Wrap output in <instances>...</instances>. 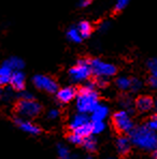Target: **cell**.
<instances>
[{"label": "cell", "mask_w": 157, "mask_h": 159, "mask_svg": "<svg viewBox=\"0 0 157 159\" xmlns=\"http://www.w3.org/2000/svg\"><path fill=\"white\" fill-rule=\"evenodd\" d=\"M99 103V95L96 90L95 82L86 81L85 85L76 93V107L80 113L90 114L95 107Z\"/></svg>", "instance_id": "1"}, {"label": "cell", "mask_w": 157, "mask_h": 159, "mask_svg": "<svg viewBox=\"0 0 157 159\" xmlns=\"http://www.w3.org/2000/svg\"><path fill=\"white\" fill-rule=\"evenodd\" d=\"M129 139L131 144L137 146L138 148L147 152L156 151L157 147V135L156 131L149 129L146 126L133 127L129 132Z\"/></svg>", "instance_id": "2"}, {"label": "cell", "mask_w": 157, "mask_h": 159, "mask_svg": "<svg viewBox=\"0 0 157 159\" xmlns=\"http://www.w3.org/2000/svg\"><path fill=\"white\" fill-rule=\"evenodd\" d=\"M42 107L35 99H21L16 103L15 111L20 117L31 119L41 113Z\"/></svg>", "instance_id": "3"}, {"label": "cell", "mask_w": 157, "mask_h": 159, "mask_svg": "<svg viewBox=\"0 0 157 159\" xmlns=\"http://www.w3.org/2000/svg\"><path fill=\"white\" fill-rule=\"evenodd\" d=\"M90 69H92V74L96 76V79H107L114 76L116 74V67L111 62L104 61L99 58H94L90 60Z\"/></svg>", "instance_id": "4"}, {"label": "cell", "mask_w": 157, "mask_h": 159, "mask_svg": "<svg viewBox=\"0 0 157 159\" xmlns=\"http://www.w3.org/2000/svg\"><path fill=\"white\" fill-rule=\"evenodd\" d=\"M92 75V69L88 59H80L69 70V78L74 83H83L88 81Z\"/></svg>", "instance_id": "5"}, {"label": "cell", "mask_w": 157, "mask_h": 159, "mask_svg": "<svg viewBox=\"0 0 157 159\" xmlns=\"http://www.w3.org/2000/svg\"><path fill=\"white\" fill-rule=\"evenodd\" d=\"M112 123L116 131L125 133V134L129 133L135 127V123L127 110H121L115 112L112 116Z\"/></svg>", "instance_id": "6"}, {"label": "cell", "mask_w": 157, "mask_h": 159, "mask_svg": "<svg viewBox=\"0 0 157 159\" xmlns=\"http://www.w3.org/2000/svg\"><path fill=\"white\" fill-rule=\"evenodd\" d=\"M34 86L39 90L48 93H55L58 89V84L53 78L44 74H37L32 79Z\"/></svg>", "instance_id": "7"}, {"label": "cell", "mask_w": 157, "mask_h": 159, "mask_svg": "<svg viewBox=\"0 0 157 159\" xmlns=\"http://www.w3.org/2000/svg\"><path fill=\"white\" fill-rule=\"evenodd\" d=\"M15 124L22 131L28 133L31 135H37L41 132V129L38 125H36L35 123H32L30 119L28 118H23V117H17L15 119Z\"/></svg>", "instance_id": "8"}, {"label": "cell", "mask_w": 157, "mask_h": 159, "mask_svg": "<svg viewBox=\"0 0 157 159\" xmlns=\"http://www.w3.org/2000/svg\"><path fill=\"white\" fill-rule=\"evenodd\" d=\"M78 90L73 87V86H66L60 89H57L56 92V98L60 103H69L72 100L76 99V96Z\"/></svg>", "instance_id": "9"}, {"label": "cell", "mask_w": 157, "mask_h": 159, "mask_svg": "<svg viewBox=\"0 0 157 159\" xmlns=\"http://www.w3.org/2000/svg\"><path fill=\"white\" fill-rule=\"evenodd\" d=\"M9 84L14 90L22 92L24 89L25 85H26V78H25V74L23 73L22 70H16V71L12 72Z\"/></svg>", "instance_id": "10"}, {"label": "cell", "mask_w": 157, "mask_h": 159, "mask_svg": "<svg viewBox=\"0 0 157 159\" xmlns=\"http://www.w3.org/2000/svg\"><path fill=\"white\" fill-rule=\"evenodd\" d=\"M136 107L141 113H147L155 107V101L150 96H140L136 100Z\"/></svg>", "instance_id": "11"}, {"label": "cell", "mask_w": 157, "mask_h": 159, "mask_svg": "<svg viewBox=\"0 0 157 159\" xmlns=\"http://www.w3.org/2000/svg\"><path fill=\"white\" fill-rule=\"evenodd\" d=\"M90 119L87 116V114H84V113H76L74 114L73 116H71L69 120V128L71 131H74V130L79 129L80 127L84 126L85 124L90 123Z\"/></svg>", "instance_id": "12"}, {"label": "cell", "mask_w": 157, "mask_h": 159, "mask_svg": "<svg viewBox=\"0 0 157 159\" xmlns=\"http://www.w3.org/2000/svg\"><path fill=\"white\" fill-rule=\"evenodd\" d=\"M110 110L105 104L98 103L95 109L90 112V120H104L109 116Z\"/></svg>", "instance_id": "13"}, {"label": "cell", "mask_w": 157, "mask_h": 159, "mask_svg": "<svg viewBox=\"0 0 157 159\" xmlns=\"http://www.w3.org/2000/svg\"><path fill=\"white\" fill-rule=\"evenodd\" d=\"M116 148H118V153L122 155H125L131 148V142L129 137L126 135H121L118 140H116Z\"/></svg>", "instance_id": "14"}, {"label": "cell", "mask_w": 157, "mask_h": 159, "mask_svg": "<svg viewBox=\"0 0 157 159\" xmlns=\"http://www.w3.org/2000/svg\"><path fill=\"white\" fill-rule=\"evenodd\" d=\"M12 72H13L12 70L7 66L6 64L2 62V64L0 65V87L8 85Z\"/></svg>", "instance_id": "15"}, {"label": "cell", "mask_w": 157, "mask_h": 159, "mask_svg": "<svg viewBox=\"0 0 157 159\" xmlns=\"http://www.w3.org/2000/svg\"><path fill=\"white\" fill-rule=\"evenodd\" d=\"M3 64H6L7 66L10 68L12 71H16V70H22L24 68V61H23L22 58L20 57H10L9 59L4 60Z\"/></svg>", "instance_id": "16"}, {"label": "cell", "mask_w": 157, "mask_h": 159, "mask_svg": "<svg viewBox=\"0 0 157 159\" xmlns=\"http://www.w3.org/2000/svg\"><path fill=\"white\" fill-rule=\"evenodd\" d=\"M76 28H78L80 34H81L83 39L88 38L93 32V25L90 24V22H87V20H82V22H80Z\"/></svg>", "instance_id": "17"}, {"label": "cell", "mask_w": 157, "mask_h": 159, "mask_svg": "<svg viewBox=\"0 0 157 159\" xmlns=\"http://www.w3.org/2000/svg\"><path fill=\"white\" fill-rule=\"evenodd\" d=\"M82 145H83V147L87 152H95L98 147L97 141H96V139L93 137L92 134L84 138L83 142H82Z\"/></svg>", "instance_id": "18"}, {"label": "cell", "mask_w": 157, "mask_h": 159, "mask_svg": "<svg viewBox=\"0 0 157 159\" xmlns=\"http://www.w3.org/2000/svg\"><path fill=\"white\" fill-rule=\"evenodd\" d=\"M67 38L73 43H80L83 40L76 27H70L67 31Z\"/></svg>", "instance_id": "19"}, {"label": "cell", "mask_w": 157, "mask_h": 159, "mask_svg": "<svg viewBox=\"0 0 157 159\" xmlns=\"http://www.w3.org/2000/svg\"><path fill=\"white\" fill-rule=\"evenodd\" d=\"M90 125H92V134H99L105 129L104 120H90Z\"/></svg>", "instance_id": "20"}, {"label": "cell", "mask_w": 157, "mask_h": 159, "mask_svg": "<svg viewBox=\"0 0 157 159\" xmlns=\"http://www.w3.org/2000/svg\"><path fill=\"white\" fill-rule=\"evenodd\" d=\"M130 80L128 76H119L116 79V86L121 90H128L130 88Z\"/></svg>", "instance_id": "21"}, {"label": "cell", "mask_w": 157, "mask_h": 159, "mask_svg": "<svg viewBox=\"0 0 157 159\" xmlns=\"http://www.w3.org/2000/svg\"><path fill=\"white\" fill-rule=\"evenodd\" d=\"M83 137L79 134V133L74 132V131H71L69 135H68V140L71 144L73 145H82V142H83Z\"/></svg>", "instance_id": "22"}, {"label": "cell", "mask_w": 157, "mask_h": 159, "mask_svg": "<svg viewBox=\"0 0 157 159\" xmlns=\"http://www.w3.org/2000/svg\"><path fill=\"white\" fill-rule=\"evenodd\" d=\"M57 155L60 159H65L70 156L69 148L65 144H58L57 145Z\"/></svg>", "instance_id": "23"}, {"label": "cell", "mask_w": 157, "mask_h": 159, "mask_svg": "<svg viewBox=\"0 0 157 159\" xmlns=\"http://www.w3.org/2000/svg\"><path fill=\"white\" fill-rule=\"evenodd\" d=\"M143 87V83L142 81H140L139 79H131L130 80V90H132L133 93H138L139 90L142 89Z\"/></svg>", "instance_id": "24"}, {"label": "cell", "mask_w": 157, "mask_h": 159, "mask_svg": "<svg viewBox=\"0 0 157 159\" xmlns=\"http://www.w3.org/2000/svg\"><path fill=\"white\" fill-rule=\"evenodd\" d=\"M147 69L151 75H157V60L156 58H152L147 61Z\"/></svg>", "instance_id": "25"}, {"label": "cell", "mask_w": 157, "mask_h": 159, "mask_svg": "<svg viewBox=\"0 0 157 159\" xmlns=\"http://www.w3.org/2000/svg\"><path fill=\"white\" fill-rule=\"evenodd\" d=\"M145 126H146L149 129L153 130V131H156V129H157V117H156V115L151 116V117L149 118V120L146 121Z\"/></svg>", "instance_id": "26"}, {"label": "cell", "mask_w": 157, "mask_h": 159, "mask_svg": "<svg viewBox=\"0 0 157 159\" xmlns=\"http://www.w3.org/2000/svg\"><path fill=\"white\" fill-rule=\"evenodd\" d=\"M130 0H116L115 2V11H122L129 4Z\"/></svg>", "instance_id": "27"}, {"label": "cell", "mask_w": 157, "mask_h": 159, "mask_svg": "<svg viewBox=\"0 0 157 159\" xmlns=\"http://www.w3.org/2000/svg\"><path fill=\"white\" fill-rule=\"evenodd\" d=\"M58 116H59V111H58L57 109L48 110V114H46V117H48V119H51V120H55V119H57Z\"/></svg>", "instance_id": "28"}, {"label": "cell", "mask_w": 157, "mask_h": 159, "mask_svg": "<svg viewBox=\"0 0 157 159\" xmlns=\"http://www.w3.org/2000/svg\"><path fill=\"white\" fill-rule=\"evenodd\" d=\"M149 85L151 86L152 88H156L157 87V75H151L150 74L149 78Z\"/></svg>", "instance_id": "29"}, {"label": "cell", "mask_w": 157, "mask_h": 159, "mask_svg": "<svg viewBox=\"0 0 157 159\" xmlns=\"http://www.w3.org/2000/svg\"><path fill=\"white\" fill-rule=\"evenodd\" d=\"M95 85L99 86V87H105V86L108 85V80L107 79H96Z\"/></svg>", "instance_id": "30"}, {"label": "cell", "mask_w": 157, "mask_h": 159, "mask_svg": "<svg viewBox=\"0 0 157 159\" xmlns=\"http://www.w3.org/2000/svg\"><path fill=\"white\" fill-rule=\"evenodd\" d=\"M21 99H34V96L29 92H25V90L23 89L22 95H21Z\"/></svg>", "instance_id": "31"}, {"label": "cell", "mask_w": 157, "mask_h": 159, "mask_svg": "<svg viewBox=\"0 0 157 159\" xmlns=\"http://www.w3.org/2000/svg\"><path fill=\"white\" fill-rule=\"evenodd\" d=\"M122 106H123L124 107H126V109H129V107H131V100L128 97L124 98V99L122 100Z\"/></svg>", "instance_id": "32"}, {"label": "cell", "mask_w": 157, "mask_h": 159, "mask_svg": "<svg viewBox=\"0 0 157 159\" xmlns=\"http://www.w3.org/2000/svg\"><path fill=\"white\" fill-rule=\"evenodd\" d=\"M90 3H92V0H80L79 7H81V8H86V7H88Z\"/></svg>", "instance_id": "33"}, {"label": "cell", "mask_w": 157, "mask_h": 159, "mask_svg": "<svg viewBox=\"0 0 157 159\" xmlns=\"http://www.w3.org/2000/svg\"><path fill=\"white\" fill-rule=\"evenodd\" d=\"M108 27H109V23H108V22H104V23H102V24H101V26H100V28H101L102 30H105V29H108Z\"/></svg>", "instance_id": "34"}, {"label": "cell", "mask_w": 157, "mask_h": 159, "mask_svg": "<svg viewBox=\"0 0 157 159\" xmlns=\"http://www.w3.org/2000/svg\"><path fill=\"white\" fill-rule=\"evenodd\" d=\"M152 159H157V153H156V151H153V156H152Z\"/></svg>", "instance_id": "35"}, {"label": "cell", "mask_w": 157, "mask_h": 159, "mask_svg": "<svg viewBox=\"0 0 157 159\" xmlns=\"http://www.w3.org/2000/svg\"><path fill=\"white\" fill-rule=\"evenodd\" d=\"M84 159H93V158L90 157V156H87V157H85V158H84Z\"/></svg>", "instance_id": "36"}, {"label": "cell", "mask_w": 157, "mask_h": 159, "mask_svg": "<svg viewBox=\"0 0 157 159\" xmlns=\"http://www.w3.org/2000/svg\"><path fill=\"white\" fill-rule=\"evenodd\" d=\"M65 159H74V158H72V157H70V156H69V157H67V158H65Z\"/></svg>", "instance_id": "37"}, {"label": "cell", "mask_w": 157, "mask_h": 159, "mask_svg": "<svg viewBox=\"0 0 157 159\" xmlns=\"http://www.w3.org/2000/svg\"><path fill=\"white\" fill-rule=\"evenodd\" d=\"M1 96H2V92H1V89H0V98H1Z\"/></svg>", "instance_id": "38"}]
</instances>
